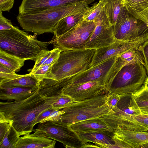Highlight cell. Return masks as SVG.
<instances>
[{
  "instance_id": "obj_1",
  "label": "cell",
  "mask_w": 148,
  "mask_h": 148,
  "mask_svg": "<svg viewBox=\"0 0 148 148\" xmlns=\"http://www.w3.org/2000/svg\"><path fill=\"white\" fill-rule=\"evenodd\" d=\"M71 76L58 80L45 79L39 82L38 90L24 100L0 102V114L8 121L20 136L34 132L37 118L42 112L52 108L62 93V89L71 83Z\"/></svg>"
},
{
  "instance_id": "obj_2",
  "label": "cell",
  "mask_w": 148,
  "mask_h": 148,
  "mask_svg": "<svg viewBox=\"0 0 148 148\" xmlns=\"http://www.w3.org/2000/svg\"><path fill=\"white\" fill-rule=\"evenodd\" d=\"M85 2L56 7L30 13L19 14L17 20L26 31L38 35L53 33L58 22L65 17L84 12L89 8Z\"/></svg>"
},
{
  "instance_id": "obj_3",
  "label": "cell",
  "mask_w": 148,
  "mask_h": 148,
  "mask_svg": "<svg viewBox=\"0 0 148 148\" xmlns=\"http://www.w3.org/2000/svg\"><path fill=\"white\" fill-rule=\"evenodd\" d=\"M33 35L14 26L9 30L0 31V49L25 60H35L42 51L47 50L49 42L38 40Z\"/></svg>"
},
{
  "instance_id": "obj_4",
  "label": "cell",
  "mask_w": 148,
  "mask_h": 148,
  "mask_svg": "<svg viewBox=\"0 0 148 148\" xmlns=\"http://www.w3.org/2000/svg\"><path fill=\"white\" fill-rule=\"evenodd\" d=\"M107 93L73 103L62 109L64 113L55 122L69 126L108 113L112 109L107 102Z\"/></svg>"
},
{
  "instance_id": "obj_5",
  "label": "cell",
  "mask_w": 148,
  "mask_h": 148,
  "mask_svg": "<svg viewBox=\"0 0 148 148\" xmlns=\"http://www.w3.org/2000/svg\"><path fill=\"white\" fill-rule=\"evenodd\" d=\"M95 49L61 51L52 73L56 80L74 76L91 67Z\"/></svg>"
},
{
  "instance_id": "obj_6",
  "label": "cell",
  "mask_w": 148,
  "mask_h": 148,
  "mask_svg": "<svg viewBox=\"0 0 148 148\" xmlns=\"http://www.w3.org/2000/svg\"><path fill=\"white\" fill-rule=\"evenodd\" d=\"M148 76L145 63L136 61L122 67L107 89L108 93H132L144 84Z\"/></svg>"
},
{
  "instance_id": "obj_7",
  "label": "cell",
  "mask_w": 148,
  "mask_h": 148,
  "mask_svg": "<svg viewBox=\"0 0 148 148\" xmlns=\"http://www.w3.org/2000/svg\"><path fill=\"white\" fill-rule=\"evenodd\" d=\"M116 39L123 41L134 42L148 39V28L142 20L130 13L124 6L113 26Z\"/></svg>"
},
{
  "instance_id": "obj_8",
  "label": "cell",
  "mask_w": 148,
  "mask_h": 148,
  "mask_svg": "<svg viewBox=\"0 0 148 148\" xmlns=\"http://www.w3.org/2000/svg\"><path fill=\"white\" fill-rule=\"evenodd\" d=\"M118 56L108 59L89 69L75 75L72 84L96 82L105 86L107 89L121 69Z\"/></svg>"
},
{
  "instance_id": "obj_9",
  "label": "cell",
  "mask_w": 148,
  "mask_h": 148,
  "mask_svg": "<svg viewBox=\"0 0 148 148\" xmlns=\"http://www.w3.org/2000/svg\"><path fill=\"white\" fill-rule=\"evenodd\" d=\"M34 132L31 135L54 140L62 143L66 148H82L85 145L78 134L70 127L55 122L39 123Z\"/></svg>"
},
{
  "instance_id": "obj_10",
  "label": "cell",
  "mask_w": 148,
  "mask_h": 148,
  "mask_svg": "<svg viewBox=\"0 0 148 148\" xmlns=\"http://www.w3.org/2000/svg\"><path fill=\"white\" fill-rule=\"evenodd\" d=\"M96 26L94 21L83 20L60 37L49 41L55 48L61 51L86 49V44Z\"/></svg>"
},
{
  "instance_id": "obj_11",
  "label": "cell",
  "mask_w": 148,
  "mask_h": 148,
  "mask_svg": "<svg viewBox=\"0 0 148 148\" xmlns=\"http://www.w3.org/2000/svg\"><path fill=\"white\" fill-rule=\"evenodd\" d=\"M69 126L78 134L97 132L112 137L117 128V116L112 109L108 113L101 116L77 122Z\"/></svg>"
},
{
  "instance_id": "obj_12",
  "label": "cell",
  "mask_w": 148,
  "mask_h": 148,
  "mask_svg": "<svg viewBox=\"0 0 148 148\" xmlns=\"http://www.w3.org/2000/svg\"><path fill=\"white\" fill-rule=\"evenodd\" d=\"M94 21L96 26L86 44V49H99L116 41L113 26L110 24L104 10Z\"/></svg>"
},
{
  "instance_id": "obj_13",
  "label": "cell",
  "mask_w": 148,
  "mask_h": 148,
  "mask_svg": "<svg viewBox=\"0 0 148 148\" xmlns=\"http://www.w3.org/2000/svg\"><path fill=\"white\" fill-rule=\"evenodd\" d=\"M62 94L67 95L76 102L90 99L107 93L106 87L96 82H88L81 84H69L62 90Z\"/></svg>"
},
{
  "instance_id": "obj_14",
  "label": "cell",
  "mask_w": 148,
  "mask_h": 148,
  "mask_svg": "<svg viewBox=\"0 0 148 148\" xmlns=\"http://www.w3.org/2000/svg\"><path fill=\"white\" fill-rule=\"evenodd\" d=\"M115 144L113 148H139L148 143V132L118 128L112 137Z\"/></svg>"
},
{
  "instance_id": "obj_15",
  "label": "cell",
  "mask_w": 148,
  "mask_h": 148,
  "mask_svg": "<svg viewBox=\"0 0 148 148\" xmlns=\"http://www.w3.org/2000/svg\"><path fill=\"white\" fill-rule=\"evenodd\" d=\"M146 40L142 39L134 42H125L116 39L115 42L108 46L97 49L91 67L131 49L138 47Z\"/></svg>"
},
{
  "instance_id": "obj_16",
  "label": "cell",
  "mask_w": 148,
  "mask_h": 148,
  "mask_svg": "<svg viewBox=\"0 0 148 148\" xmlns=\"http://www.w3.org/2000/svg\"><path fill=\"white\" fill-rule=\"evenodd\" d=\"M117 115V128L138 131H148V115L136 114L122 116Z\"/></svg>"
},
{
  "instance_id": "obj_17",
  "label": "cell",
  "mask_w": 148,
  "mask_h": 148,
  "mask_svg": "<svg viewBox=\"0 0 148 148\" xmlns=\"http://www.w3.org/2000/svg\"><path fill=\"white\" fill-rule=\"evenodd\" d=\"M56 143L51 139L28 134L20 137L15 148H54Z\"/></svg>"
},
{
  "instance_id": "obj_18",
  "label": "cell",
  "mask_w": 148,
  "mask_h": 148,
  "mask_svg": "<svg viewBox=\"0 0 148 148\" xmlns=\"http://www.w3.org/2000/svg\"><path fill=\"white\" fill-rule=\"evenodd\" d=\"M119 95V101L112 109L116 114L122 116L142 114L132 93L123 94Z\"/></svg>"
},
{
  "instance_id": "obj_19",
  "label": "cell",
  "mask_w": 148,
  "mask_h": 148,
  "mask_svg": "<svg viewBox=\"0 0 148 148\" xmlns=\"http://www.w3.org/2000/svg\"><path fill=\"white\" fill-rule=\"evenodd\" d=\"M38 85L31 87H12L0 89V99L3 100H24L34 94L38 89Z\"/></svg>"
},
{
  "instance_id": "obj_20",
  "label": "cell",
  "mask_w": 148,
  "mask_h": 148,
  "mask_svg": "<svg viewBox=\"0 0 148 148\" xmlns=\"http://www.w3.org/2000/svg\"><path fill=\"white\" fill-rule=\"evenodd\" d=\"M78 134L85 144L91 142L99 148H110L111 145L115 144L112 137L104 133L93 132Z\"/></svg>"
},
{
  "instance_id": "obj_21",
  "label": "cell",
  "mask_w": 148,
  "mask_h": 148,
  "mask_svg": "<svg viewBox=\"0 0 148 148\" xmlns=\"http://www.w3.org/2000/svg\"><path fill=\"white\" fill-rule=\"evenodd\" d=\"M84 12L69 16L61 19L55 28L52 39L60 37L83 21Z\"/></svg>"
},
{
  "instance_id": "obj_22",
  "label": "cell",
  "mask_w": 148,
  "mask_h": 148,
  "mask_svg": "<svg viewBox=\"0 0 148 148\" xmlns=\"http://www.w3.org/2000/svg\"><path fill=\"white\" fill-rule=\"evenodd\" d=\"M38 83L29 73L13 79H0V89L16 87H34L38 86Z\"/></svg>"
},
{
  "instance_id": "obj_23",
  "label": "cell",
  "mask_w": 148,
  "mask_h": 148,
  "mask_svg": "<svg viewBox=\"0 0 148 148\" xmlns=\"http://www.w3.org/2000/svg\"><path fill=\"white\" fill-rule=\"evenodd\" d=\"M61 51L57 48H55L51 50L42 51L36 57L34 65L33 68L30 69V73L34 72L43 65L56 63L59 58Z\"/></svg>"
},
{
  "instance_id": "obj_24",
  "label": "cell",
  "mask_w": 148,
  "mask_h": 148,
  "mask_svg": "<svg viewBox=\"0 0 148 148\" xmlns=\"http://www.w3.org/2000/svg\"><path fill=\"white\" fill-rule=\"evenodd\" d=\"M110 24L114 25L122 8L124 6L123 0H99Z\"/></svg>"
},
{
  "instance_id": "obj_25",
  "label": "cell",
  "mask_w": 148,
  "mask_h": 148,
  "mask_svg": "<svg viewBox=\"0 0 148 148\" xmlns=\"http://www.w3.org/2000/svg\"><path fill=\"white\" fill-rule=\"evenodd\" d=\"M25 60L0 49V63L15 72L20 71Z\"/></svg>"
},
{
  "instance_id": "obj_26",
  "label": "cell",
  "mask_w": 148,
  "mask_h": 148,
  "mask_svg": "<svg viewBox=\"0 0 148 148\" xmlns=\"http://www.w3.org/2000/svg\"><path fill=\"white\" fill-rule=\"evenodd\" d=\"M132 94L142 114L148 115V89L144 84Z\"/></svg>"
},
{
  "instance_id": "obj_27",
  "label": "cell",
  "mask_w": 148,
  "mask_h": 148,
  "mask_svg": "<svg viewBox=\"0 0 148 148\" xmlns=\"http://www.w3.org/2000/svg\"><path fill=\"white\" fill-rule=\"evenodd\" d=\"M124 7L138 19L140 13L148 7V0H124Z\"/></svg>"
},
{
  "instance_id": "obj_28",
  "label": "cell",
  "mask_w": 148,
  "mask_h": 148,
  "mask_svg": "<svg viewBox=\"0 0 148 148\" xmlns=\"http://www.w3.org/2000/svg\"><path fill=\"white\" fill-rule=\"evenodd\" d=\"M20 136L12 125L0 142V148H15Z\"/></svg>"
},
{
  "instance_id": "obj_29",
  "label": "cell",
  "mask_w": 148,
  "mask_h": 148,
  "mask_svg": "<svg viewBox=\"0 0 148 148\" xmlns=\"http://www.w3.org/2000/svg\"><path fill=\"white\" fill-rule=\"evenodd\" d=\"M55 63L43 65L34 72L29 73L38 82L45 79H54L52 70Z\"/></svg>"
},
{
  "instance_id": "obj_30",
  "label": "cell",
  "mask_w": 148,
  "mask_h": 148,
  "mask_svg": "<svg viewBox=\"0 0 148 148\" xmlns=\"http://www.w3.org/2000/svg\"><path fill=\"white\" fill-rule=\"evenodd\" d=\"M103 10V6L101 2L95 3L84 12L83 20L87 22L94 21Z\"/></svg>"
},
{
  "instance_id": "obj_31",
  "label": "cell",
  "mask_w": 148,
  "mask_h": 148,
  "mask_svg": "<svg viewBox=\"0 0 148 148\" xmlns=\"http://www.w3.org/2000/svg\"><path fill=\"white\" fill-rule=\"evenodd\" d=\"M77 102L69 96L62 94L59 96L52 105V108L55 110L62 109L72 104Z\"/></svg>"
},
{
  "instance_id": "obj_32",
  "label": "cell",
  "mask_w": 148,
  "mask_h": 148,
  "mask_svg": "<svg viewBox=\"0 0 148 148\" xmlns=\"http://www.w3.org/2000/svg\"><path fill=\"white\" fill-rule=\"evenodd\" d=\"M15 72L0 63V79H13L22 76L23 75L18 74Z\"/></svg>"
},
{
  "instance_id": "obj_33",
  "label": "cell",
  "mask_w": 148,
  "mask_h": 148,
  "mask_svg": "<svg viewBox=\"0 0 148 148\" xmlns=\"http://www.w3.org/2000/svg\"><path fill=\"white\" fill-rule=\"evenodd\" d=\"M143 56L145 66L148 75V39L138 47Z\"/></svg>"
},
{
  "instance_id": "obj_34",
  "label": "cell",
  "mask_w": 148,
  "mask_h": 148,
  "mask_svg": "<svg viewBox=\"0 0 148 148\" xmlns=\"http://www.w3.org/2000/svg\"><path fill=\"white\" fill-rule=\"evenodd\" d=\"M64 113V111L62 109L54 110L49 116L42 120L40 123H42L48 121H57L61 119V115Z\"/></svg>"
},
{
  "instance_id": "obj_35",
  "label": "cell",
  "mask_w": 148,
  "mask_h": 148,
  "mask_svg": "<svg viewBox=\"0 0 148 148\" xmlns=\"http://www.w3.org/2000/svg\"><path fill=\"white\" fill-rule=\"evenodd\" d=\"M14 27L11 20L4 17L2 12H0V31L10 29Z\"/></svg>"
},
{
  "instance_id": "obj_36",
  "label": "cell",
  "mask_w": 148,
  "mask_h": 148,
  "mask_svg": "<svg viewBox=\"0 0 148 148\" xmlns=\"http://www.w3.org/2000/svg\"><path fill=\"white\" fill-rule=\"evenodd\" d=\"M12 124V121L7 120L0 121V142L2 141L5 134Z\"/></svg>"
},
{
  "instance_id": "obj_37",
  "label": "cell",
  "mask_w": 148,
  "mask_h": 148,
  "mask_svg": "<svg viewBox=\"0 0 148 148\" xmlns=\"http://www.w3.org/2000/svg\"><path fill=\"white\" fill-rule=\"evenodd\" d=\"M120 99L119 95L115 94H107V102L112 109L115 107Z\"/></svg>"
},
{
  "instance_id": "obj_38",
  "label": "cell",
  "mask_w": 148,
  "mask_h": 148,
  "mask_svg": "<svg viewBox=\"0 0 148 148\" xmlns=\"http://www.w3.org/2000/svg\"><path fill=\"white\" fill-rule=\"evenodd\" d=\"M14 3V0H0V12H9Z\"/></svg>"
},
{
  "instance_id": "obj_39",
  "label": "cell",
  "mask_w": 148,
  "mask_h": 148,
  "mask_svg": "<svg viewBox=\"0 0 148 148\" xmlns=\"http://www.w3.org/2000/svg\"><path fill=\"white\" fill-rule=\"evenodd\" d=\"M55 109L52 108L46 110L40 114L35 122V124L40 123L42 120L49 115Z\"/></svg>"
},
{
  "instance_id": "obj_40",
  "label": "cell",
  "mask_w": 148,
  "mask_h": 148,
  "mask_svg": "<svg viewBox=\"0 0 148 148\" xmlns=\"http://www.w3.org/2000/svg\"><path fill=\"white\" fill-rule=\"evenodd\" d=\"M144 85L148 89V77Z\"/></svg>"
},
{
  "instance_id": "obj_41",
  "label": "cell",
  "mask_w": 148,
  "mask_h": 148,
  "mask_svg": "<svg viewBox=\"0 0 148 148\" xmlns=\"http://www.w3.org/2000/svg\"><path fill=\"white\" fill-rule=\"evenodd\" d=\"M141 148H148V143L143 145Z\"/></svg>"
},
{
  "instance_id": "obj_42",
  "label": "cell",
  "mask_w": 148,
  "mask_h": 148,
  "mask_svg": "<svg viewBox=\"0 0 148 148\" xmlns=\"http://www.w3.org/2000/svg\"><path fill=\"white\" fill-rule=\"evenodd\" d=\"M123 0V1H124V0Z\"/></svg>"
}]
</instances>
